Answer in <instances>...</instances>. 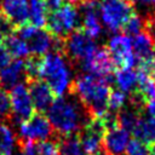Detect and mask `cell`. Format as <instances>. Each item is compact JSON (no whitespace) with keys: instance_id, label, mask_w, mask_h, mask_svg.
<instances>
[{"instance_id":"cell-16","label":"cell","mask_w":155,"mask_h":155,"mask_svg":"<svg viewBox=\"0 0 155 155\" xmlns=\"http://www.w3.org/2000/svg\"><path fill=\"white\" fill-rule=\"evenodd\" d=\"M24 73V62L22 59H12V62L0 70V86L6 88H12L16 85H18V80L21 75Z\"/></svg>"},{"instance_id":"cell-3","label":"cell","mask_w":155,"mask_h":155,"mask_svg":"<svg viewBox=\"0 0 155 155\" xmlns=\"http://www.w3.org/2000/svg\"><path fill=\"white\" fill-rule=\"evenodd\" d=\"M40 79L48 85L57 98L70 91L73 79L64 53L51 51L44 56Z\"/></svg>"},{"instance_id":"cell-6","label":"cell","mask_w":155,"mask_h":155,"mask_svg":"<svg viewBox=\"0 0 155 155\" xmlns=\"http://www.w3.org/2000/svg\"><path fill=\"white\" fill-rule=\"evenodd\" d=\"M97 50H98V46L96 41L92 38H90L82 30V28L74 30L63 40L64 56L74 61H79L81 63L88 57H91Z\"/></svg>"},{"instance_id":"cell-1","label":"cell","mask_w":155,"mask_h":155,"mask_svg":"<svg viewBox=\"0 0 155 155\" xmlns=\"http://www.w3.org/2000/svg\"><path fill=\"white\" fill-rule=\"evenodd\" d=\"M47 119L53 130L61 136L76 134L92 119L91 114L82 103L71 93V96H62L54 99L47 110Z\"/></svg>"},{"instance_id":"cell-27","label":"cell","mask_w":155,"mask_h":155,"mask_svg":"<svg viewBox=\"0 0 155 155\" xmlns=\"http://www.w3.org/2000/svg\"><path fill=\"white\" fill-rule=\"evenodd\" d=\"M125 154L126 155H150V147L147 145L145 143L133 138L130 140Z\"/></svg>"},{"instance_id":"cell-7","label":"cell","mask_w":155,"mask_h":155,"mask_svg":"<svg viewBox=\"0 0 155 155\" xmlns=\"http://www.w3.org/2000/svg\"><path fill=\"white\" fill-rule=\"evenodd\" d=\"M107 50L117 69L133 68L138 64L133 52L132 38L125 35L124 33L113 35L107 44Z\"/></svg>"},{"instance_id":"cell-22","label":"cell","mask_w":155,"mask_h":155,"mask_svg":"<svg viewBox=\"0 0 155 155\" xmlns=\"http://www.w3.org/2000/svg\"><path fill=\"white\" fill-rule=\"evenodd\" d=\"M2 44L6 46L7 51L15 59H22L23 57H25L29 53L27 42L23 39H21L19 36H17L16 34L6 38Z\"/></svg>"},{"instance_id":"cell-32","label":"cell","mask_w":155,"mask_h":155,"mask_svg":"<svg viewBox=\"0 0 155 155\" xmlns=\"http://www.w3.org/2000/svg\"><path fill=\"white\" fill-rule=\"evenodd\" d=\"M138 68L143 69L154 81H155V54L153 57H150L149 59H147L145 62L138 64Z\"/></svg>"},{"instance_id":"cell-5","label":"cell","mask_w":155,"mask_h":155,"mask_svg":"<svg viewBox=\"0 0 155 155\" xmlns=\"http://www.w3.org/2000/svg\"><path fill=\"white\" fill-rule=\"evenodd\" d=\"M132 15H134V8L131 0H101V22L113 33L122 30Z\"/></svg>"},{"instance_id":"cell-19","label":"cell","mask_w":155,"mask_h":155,"mask_svg":"<svg viewBox=\"0 0 155 155\" xmlns=\"http://www.w3.org/2000/svg\"><path fill=\"white\" fill-rule=\"evenodd\" d=\"M136 139L151 147L155 144V124L147 117H140L138 124L132 131Z\"/></svg>"},{"instance_id":"cell-17","label":"cell","mask_w":155,"mask_h":155,"mask_svg":"<svg viewBox=\"0 0 155 155\" xmlns=\"http://www.w3.org/2000/svg\"><path fill=\"white\" fill-rule=\"evenodd\" d=\"M137 78H138V86L134 93L138 97H140L144 104L150 101H154L155 99V81L140 68H138L137 70Z\"/></svg>"},{"instance_id":"cell-14","label":"cell","mask_w":155,"mask_h":155,"mask_svg":"<svg viewBox=\"0 0 155 155\" xmlns=\"http://www.w3.org/2000/svg\"><path fill=\"white\" fill-rule=\"evenodd\" d=\"M132 46L133 52L137 58L138 64L145 62L150 57H153L155 53V41L154 39L145 31L139 33L138 35L132 38Z\"/></svg>"},{"instance_id":"cell-35","label":"cell","mask_w":155,"mask_h":155,"mask_svg":"<svg viewBox=\"0 0 155 155\" xmlns=\"http://www.w3.org/2000/svg\"><path fill=\"white\" fill-rule=\"evenodd\" d=\"M64 2H65L64 0H46V5H47L48 13H50V12H53V11H56V10H58L59 7H62Z\"/></svg>"},{"instance_id":"cell-13","label":"cell","mask_w":155,"mask_h":155,"mask_svg":"<svg viewBox=\"0 0 155 155\" xmlns=\"http://www.w3.org/2000/svg\"><path fill=\"white\" fill-rule=\"evenodd\" d=\"M0 10L12 22L16 29L30 24L28 0H4Z\"/></svg>"},{"instance_id":"cell-10","label":"cell","mask_w":155,"mask_h":155,"mask_svg":"<svg viewBox=\"0 0 155 155\" xmlns=\"http://www.w3.org/2000/svg\"><path fill=\"white\" fill-rule=\"evenodd\" d=\"M53 132V127L42 113L35 111L27 121L19 125V139L21 140H46Z\"/></svg>"},{"instance_id":"cell-29","label":"cell","mask_w":155,"mask_h":155,"mask_svg":"<svg viewBox=\"0 0 155 155\" xmlns=\"http://www.w3.org/2000/svg\"><path fill=\"white\" fill-rule=\"evenodd\" d=\"M11 117V103L8 92L0 86V121Z\"/></svg>"},{"instance_id":"cell-18","label":"cell","mask_w":155,"mask_h":155,"mask_svg":"<svg viewBox=\"0 0 155 155\" xmlns=\"http://www.w3.org/2000/svg\"><path fill=\"white\" fill-rule=\"evenodd\" d=\"M48 10L46 0H29V22L35 28L46 25Z\"/></svg>"},{"instance_id":"cell-2","label":"cell","mask_w":155,"mask_h":155,"mask_svg":"<svg viewBox=\"0 0 155 155\" xmlns=\"http://www.w3.org/2000/svg\"><path fill=\"white\" fill-rule=\"evenodd\" d=\"M69 92L82 103L92 117H102L108 111L111 88L107 80L85 73L73 81Z\"/></svg>"},{"instance_id":"cell-23","label":"cell","mask_w":155,"mask_h":155,"mask_svg":"<svg viewBox=\"0 0 155 155\" xmlns=\"http://www.w3.org/2000/svg\"><path fill=\"white\" fill-rule=\"evenodd\" d=\"M42 58H44V56H36V54H30L25 58V61H24V78H25L27 82L40 79Z\"/></svg>"},{"instance_id":"cell-37","label":"cell","mask_w":155,"mask_h":155,"mask_svg":"<svg viewBox=\"0 0 155 155\" xmlns=\"http://www.w3.org/2000/svg\"><path fill=\"white\" fill-rule=\"evenodd\" d=\"M65 2H68V4H71V5H75V4H81L84 0H64Z\"/></svg>"},{"instance_id":"cell-9","label":"cell","mask_w":155,"mask_h":155,"mask_svg":"<svg viewBox=\"0 0 155 155\" xmlns=\"http://www.w3.org/2000/svg\"><path fill=\"white\" fill-rule=\"evenodd\" d=\"M81 65L86 74L104 79L109 84L114 82V73L116 67L107 48H98L91 57L85 59Z\"/></svg>"},{"instance_id":"cell-21","label":"cell","mask_w":155,"mask_h":155,"mask_svg":"<svg viewBox=\"0 0 155 155\" xmlns=\"http://www.w3.org/2000/svg\"><path fill=\"white\" fill-rule=\"evenodd\" d=\"M58 155H81L84 153L78 134L63 136L57 142Z\"/></svg>"},{"instance_id":"cell-26","label":"cell","mask_w":155,"mask_h":155,"mask_svg":"<svg viewBox=\"0 0 155 155\" xmlns=\"http://www.w3.org/2000/svg\"><path fill=\"white\" fill-rule=\"evenodd\" d=\"M144 30V21L138 15H132L122 28V33L130 38H133Z\"/></svg>"},{"instance_id":"cell-8","label":"cell","mask_w":155,"mask_h":155,"mask_svg":"<svg viewBox=\"0 0 155 155\" xmlns=\"http://www.w3.org/2000/svg\"><path fill=\"white\" fill-rule=\"evenodd\" d=\"M8 97L11 103V117L16 124H23L36 111L29 91L24 85L18 84L12 87L8 91Z\"/></svg>"},{"instance_id":"cell-34","label":"cell","mask_w":155,"mask_h":155,"mask_svg":"<svg viewBox=\"0 0 155 155\" xmlns=\"http://www.w3.org/2000/svg\"><path fill=\"white\" fill-rule=\"evenodd\" d=\"M144 110H145L147 119H149L151 122L155 124V99L145 103L144 104Z\"/></svg>"},{"instance_id":"cell-15","label":"cell","mask_w":155,"mask_h":155,"mask_svg":"<svg viewBox=\"0 0 155 155\" xmlns=\"http://www.w3.org/2000/svg\"><path fill=\"white\" fill-rule=\"evenodd\" d=\"M114 82L116 88L124 93L133 94L137 91L138 86V78L137 70L133 68H125V69H116L114 73Z\"/></svg>"},{"instance_id":"cell-38","label":"cell","mask_w":155,"mask_h":155,"mask_svg":"<svg viewBox=\"0 0 155 155\" xmlns=\"http://www.w3.org/2000/svg\"><path fill=\"white\" fill-rule=\"evenodd\" d=\"M96 155H110V154H109V153H107L104 149H102V150H99V151H98Z\"/></svg>"},{"instance_id":"cell-28","label":"cell","mask_w":155,"mask_h":155,"mask_svg":"<svg viewBox=\"0 0 155 155\" xmlns=\"http://www.w3.org/2000/svg\"><path fill=\"white\" fill-rule=\"evenodd\" d=\"M16 31H17L16 27L6 17V15L0 10V36L5 40L6 38H8L11 35H15Z\"/></svg>"},{"instance_id":"cell-30","label":"cell","mask_w":155,"mask_h":155,"mask_svg":"<svg viewBox=\"0 0 155 155\" xmlns=\"http://www.w3.org/2000/svg\"><path fill=\"white\" fill-rule=\"evenodd\" d=\"M38 155H58V145L51 140L39 142L36 144Z\"/></svg>"},{"instance_id":"cell-40","label":"cell","mask_w":155,"mask_h":155,"mask_svg":"<svg viewBox=\"0 0 155 155\" xmlns=\"http://www.w3.org/2000/svg\"><path fill=\"white\" fill-rule=\"evenodd\" d=\"M2 42H4V39H2L1 36H0V44H2Z\"/></svg>"},{"instance_id":"cell-41","label":"cell","mask_w":155,"mask_h":155,"mask_svg":"<svg viewBox=\"0 0 155 155\" xmlns=\"http://www.w3.org/2000/svg\"><path fill=\"white\" fill-rule=\"evenodd\" d=\"M10 155H11V154H10Z\"/></svg>"},{"instance_id":"cell-25","label":"cell","mask_w":155,"mask_h":155,"mask_svg":"<svg viewBox=\"0 0 155 155\" xmlns=\"http://www.w3.org/2000/svg\"><path fill=\"white\" fill-rule=\"evenodd\" d=\"M126 102H127L126 93L121 92L117 88L111 90L109 94V99H108V111L116 114L117 111H120L121 109L126 107Z\"/></svg>"},{"instance_id":"cell-31","label":"cell","mask_w":155,"mask_h":155,"mask_svg":"<svg viewBox=\"0 0 155 155\" xmlns=\"http://www.w3.org/2000/svg\"><path fill=\"white\" fill-rule=\"evenodd\" d=\"M18 145L21 148L19 155H38L36 144L33 140H18Z\"/></svg>"},{"instance_id":"cell-39","label":"cell","mask_w":155,"mask_h":155,"mask_svg":"<svg viewBox=\"0 0 155 155\" xmlns=\"http://www.w3.org/2000/svg\"><path fill=\"white\" fill-rule=\"evenodd\" d=\"M150 155H155V144L150 147Z\"/></svg>"},{"instance_id":"cell-4","label":"cell","mask_w":155,"mask_h":155,"mask_svg":"<svg viewBox=\"0 0 155 155\" xmlns=\"http://www.w3.org/2000/svg\"><path fill=\"white\" fill-rule=\"evenodd\" d=\"M79 28H81L80 13L71 4L64 2L62 7L47 15L45 29L57 40H64Z\"/></svg>"},{"instance_id":"cell-11","label":"cell","mask_w":155,"mask_h":155,"mask_svg":"<svg viewBox=\"0 0 155 155\" xmlns=\"http://www.w3.org/2000/svg\"><path fill=\"white\" fill-rule=\"evenodd\" d=\"M27 84H28V91H29L35 110L39 113L47 111L50 107L52 105V103L54 102V99L57 98L54 93L52 92V90L41 79L34 80Z\"/></svg>"},{"instance_id":"cell-36","label":"cell","mask_w":155,"mask_h":155,"mask_svg":"<svg viewBox=\"0 0 155 155\" xmlns=\"http://www.w3.org/2000/svg\"><path fill=\"white\" fill-rule=\"evenodd\" d=\"M132 2H138L145 6H150V7H155V0H131Z\"/></svg>"},{"instance_id":"cell-24","label":"cell","mask_w":155,"mask_h":155,"mask_svg":"<svg viewBox=\"0 0 155 155\" xmlns=\"http://www.w3.org/2000/svg\"><path fill=\"white\" fill-rule=\"evenodd\" d=\"M15 145L13 131L4 121H0V155H10Z\"/></svg>"},{"instance_id":"cell-33","label":"cell","mask_w":155,"mask_h":155,"mask_svg":"<svg viewBox=\"0 0 155 155\" xmlns=\"http://www.w3.org/2000/svg\"><path fill=\"white\" fill-rule=\"evenodd\" d=\"M12 62V56L7 51L6 46L4 44H0V70L6 68Z\"/></svg>"},{"instance_id":"cell-20","label":"cell","mask_w":155,"mask_h":155,"mask_svg":"<svg viewBox=\"0 0 155 155\" xmlns=\"http://www.w3.org/2000/svg\"><path fill=\"white\" fill-rule=\"evenodd\" d=\"M140 117L142 116L139 113V108L133 104L132 107H125L124 109H121L119 111L117 122H119V126H121L122 128H125L126 131L132 133L133 128L136 127V125L138 124Z\"/></svg>"},{"instance_id":"cell-12","label":"cell","mask_w":155,"mask_h":155,"mask_svg":"<svg viewBox=\"0 0 155 155\" xmlns=\"http://www.w3.org/2000/svg\"><path fill=\"white\" fill-rule=\"evenodd\" d=\"M130 132L116 125L105 131L103 136L104 150L110 155H122L130 143Z\"/></svg>"}]
</instances>
